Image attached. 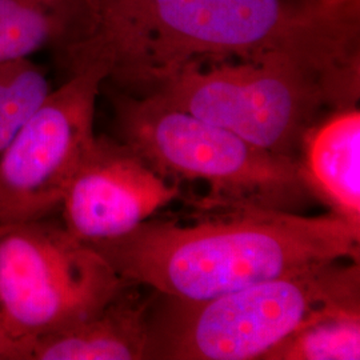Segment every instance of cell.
Returning <instances> with one entry per match:
<instances>
[{
	"mask_svg": "<svg viewBox=\"0 0 360 360\" xmlns=\"http://www.w3.org/2000/svg\"><path fill=\"white\" fill-rule=\"evenodd\" d=\"M351 4L323 0H82L59 62L103 67L117 91L146 95L180 68L208 60L290 58L342 91L359 86Z\"/></svg>",
	"mask_w": 360,
	"mask_h": 360,
	"instance_id": "cell-1",
	"label": "cell"
},
{
	"mask_svg": "<svg viewBox=\"0 0 360 360\" xmlns=\"http://www.w3.org/2000/svg\"><path fill=\"white\" fill-rule=\"evenodd\" d=\"M188 221L150 219L87 243L127 283L199 302L345 259L359 262L360 229L333 212L302 217L200 199Z\"/></svg>",
	"mask_w": 360,
	"mask_h": 360,
	"instance_id": "cell-2",
	"label": "cell"
},
{
	"mask_svg": "<svg viewBox=\"0 0 360 360\" xmlns=\"http://www.w3.org/2000/svg\"><path fill=\"white\" fill-rule=\"evenodd\" d=\"M155 295L147 359L263 360L322 309L360 303L359 262H334L199 302Z\"/></svg>",
	"mask_w": 360,
	"mask_h": 360,
	"instance_id": "cell-3",
	"label": "cell"
},
{
	"mask_svg": "<svg viewBox=\"0 0 360 360\" xmlns=\"http://www.w3.org/2000/svg\"><path fill=\"white\" fill-rule=\"evenodd\" d=\"M117 141L166 179L203 181L206 199L291 211L309 195L299 162L272 154L153 94H112Z\"/></svg>",
	"mask_w": 360,
	"mask_h": 360,
	"instance_id": "cell-4",
	"label": "cell"
},
{
	"mask_svg": "<svg viewBox=\"0 0 360 360\" xmlns=\"http://www.w3.org/2000/svg\"><path fill=\"white\" fill-rule=\"evenodd\" d=\"M148 94L262 150L296 160L321 108L355 107L319 72L281 56L193 63Z\"/></svg>",
	"mask_w": 360,
	"mask_h": 360,
	"instance_id": "cell-5",
	"label": "cell"
},
{
	"mask_svg": "<svg viewBox=\"0 0 360 360\" xmlns=\"http://www.w3.org/2000/svg\"><path fill=\"white\" fill-rule=\"evenodd\" d=\"M126 284L65 226L0 223V321L28 354L35 340L89 318Z\"/></svg>",
	"mask_w": 360,
	"mask_h": 360,
	"instance_id": "cell-6",
	"label": "cell"
},
{
	"mask_svg": "<svg viewBox=\"0 0 360 360\" xmlns=\"http://www.w3.org/2000/svg\"><path fill=\"white\" fill-rule=\"evenodd\" d=\"M107 82L103 67L71 74L50 91L0 154V223L44 219L60 208L95 142V110Z\"/></svg>",
	"mask_w": 360,
	"mask_h": 360,
	"instance_id": "cell-7",
	"label": "cell"
},
{
	"mask_svg": "<svg viewBox=\"0 0 360 360\" xmlns=\"http://www.w3.org/2000/svg\"><path fill=\"white\" fill-rule=\"evenodd\" d=\"M166 179L124 143L96 136L60 208L65 227L84 243L123 236L179 199Z\"/></svg>",
	"mask_w": 360,
	"mask_h": 360,
	"instance_id": "cell-8",
	"label": "cell"
},
{
	"mask_svg": "<svg viewBox=\"0 0 360 360\" xmlns=\"http://www.w3.org/2000/svg\"><path fill=\"white\" fill-rule=\"evenodd\" d=\"M127 283L89 318L35 340L30 360H146L154 300Z\"/></svg>",
	"mask_w": 360,
	"mask_h": 360,
	"instance_id": "cell-9",
	"label": "cell"
},
{
	"mask_svg": "<svg viewBox=\"0 0 360 360\" xmlns=\"http://www.w3.org/2000/svg\"><path fill=\"white\" fill-rule=\"evenodd\" d=\"M299 167L309 193L360 229V112L349 107L309 129Z\"/></svg>",
	"mask_w": 360,
	"mask_h": 360,
	"instance_id": "cell-10",
	"label": "cell"
},
{
	"mask_svg": "<svg viewBox=\"0 0 360 360\" xmlns=\"http://www.w3.org/2000/svg\"><path fill=\"white\" fill-rule=\"evenodd\" d=\"M82 0H0V62L55 53L74 35Z\"/></svg>",
	"mask_w": 360,
	"mask_h": 360,
	"instance_id": "cell-11",
	"label": "cell"
},
{
	"mask_svg": "<svg viewBox=\"0 0 360 360\" xmlns=\"http://www.w3.org/2000/svg\"><path fill=\"white\" fill-rule=\"evenodd\" d=\"M359 359L360 303H349L322 309L263 360Z\"/></svg>",
	"mask_w": 360,
	"mask_h": 360,
	"instance_id": "cell-12",
	"label": "cell"
},
{
	"mask_svg": "<svg viewBox=\"0 0 360 360\" xmlns=\"http://www.w3.org/2000/svg\"><path fill=\"white\" fill-rule=\"evenodd\" d=\"M50 91L44 68L31 58L0 62V154Z\"/></svg>",
	"mask_w": 360,
	"mask_h": 360,
	"instance_id": "cell-13",
	"label": "cell"
},
{
	"mask_svg": "<svg viewBox=\"0 0 360 360\" xmlns=\"http://www.w3.org/2000/svg\"><path fill=\"white\" fill-rule=\"evenodd\" d=\"M0 360H30L28 349L15 342L0 321Z\"/></svg>",
	"mask_w": 360,
	"mask_h": 360,
	"instance_id": "cell-14",
	"label": "cell"
},
{
	"mask_svg": "<svg viewBox=\"0 0 360 360\" xmlns=\"http://www.w3.org/2000/svg\"><path fill=\"white\" fill-rule=\"evenodd\" d=\"M326 3H330V4H351V3H355L356 0H323Z\"/></svg>",
	"mask_w": 360,
	"mask_h": 360,
	"instance_id": "cell-15",
	"label": "cell"
}]
</instances>
